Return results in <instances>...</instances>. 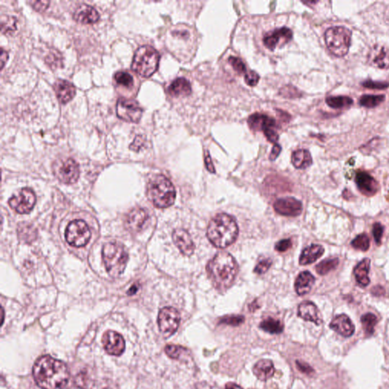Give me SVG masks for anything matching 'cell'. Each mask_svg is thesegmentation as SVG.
Here are the masks:
<instances>
[{
	"mask_svg": "<svg viewBox=\"0 0 389 389\" xmlns=\"http://www.w3.org/2000/svg\"><path fill=\"white\" fill-rule=\"evenodd\" d=\"M33 376L42 389H63L69 382V372L64 362L45 355L34 363Z\"/></svg>",
	"mask_w": 389,
	"mask_h": 389,
	"instance_id": "6da1fadb",
	"label": "cell"
},
{
	"mask_svg": "<svg viewBox=\"0 0 389 389\" xmlns=\"http://www.w3.org/2000/svg\"><path fill=\"white\" fill-rule=\"evenodd\" d=\"M206 269L213 285L218 290L223 291L234 284L239 267L231 254L220 252L208 263Z\"/></svg>",
	"mask_w": 389,
	"mask_h": 389,
	"instance_id": "7a4b0ae2",
	"label": "cell"
},
{
	"mask_svg": "<svg viewBox=\"0 0 389 389\" xmlns=\"http://www.w3.org/2000/svg\"><path fill=\"white\" fill-rule=\"evenodd\" d=\"M239 229L234 218L227 214L216 215L208 227L207 237L218 248H226L234 243L238 237Z\"/></svg>",
	"mask_w": 389,
	"mask_h": 389,
	"instance_id": "3957f363",
	"label": "cell"
},
{
	"mask_svg": "<svg viewBox=\"0 0 389 389\" xmlns=\"http://www.w3.org/2000/svg\"><path fill=\"white\" fill-rule=\"evenodd\" d=\"M148 196L157 208H168L175 202V188L166 177L157 175L148 184Z\"/></svg>",
	"mask_w": 389,
	"mask_h": 389,
	"instance_id": "277c9868",
	"label": "cell"
},
{
	"mask_svg": "<svg viewBox=\"0 0 389 389\" xmlns=\"http://www.w3.org/2000/svg\"><path fill=\"white\" fill-rule=\"evenodd\" d=\"M102 257L107 273L110 276L117 278L123 273L128 255L122 244L116 242L107 243L103 248Z\"/></svg>",
	"mask_w": 389,
	"mask_h": 389,
	"instance_id": "5b68a950",
	"label": "cell"
},
{
	"mask_svg": "<svg viewBox=\"0 0 389 389\" xmlns=\"http://www.w3.org/2000/svg\"><path fill=\"white\" fill-rule=\"evenodd\" d=\"M160 55L152 47L145 45L138 48L132 63V69L141 76L148 78L157 71Z\"/></svg>",
	"mask_w": 389,
	"mask_h": 389,
	"instance_id": "8992f818",
	"label": "cell"
},
{
	"mask_svg": "<svg viewBox=\"0 0 389 389\" xmlns=\"http://www.w3.org/2000/svg\"><path fill=\"white\" fill-rule=\"evenodd\" d=\"M352 32L349 28L334 26L327 29L325 40L330 52L337 57H343L349 52Z\"/></svg>",
	"mask_w": 389,
	"mask_h": 389,
	"instance_id": "52a82bcc",
	"label": "cell"
},
{
	"mask_svg": "<svg viewBox=\"0 0 389 389\" xmlns=\"http://www.w3.org/2000/svg\"><path fill=\"white\" fill-rule=\"evenodd\" d=\"M248 124L254 131H263L268 140L272 143L277 144L279 136L277 133L276 121L267 115L255 113L249 116Z\"/></svg>",
	"mask_w": 389,
	"mask_h": 389,
	"instance_id": "ba28073f",
	"label": "cell"
},
{
	"mask_svg": "<svg viewBox=\"0 0 389 389\" xmlns=\"http://www.w3.org/2000/svg\"><path fill=\"white\" fill-rule=\"evenodd\" d=\"M89 225L82 220H75L69 224L66 230V240L74 247H83L91 238Z\"/></svg>",
	"mask_w": 389,
	"mask_h": 389,
	"instance_id": "9c48e42d",
	"label": "cell"
},
{
	"mask_svg": "<svg viewBox=\"0 0 389 389\" xmlns=\"http://www.w3.org/2000/svg\"><path fill=\"white\" fill-rule=\"evenodd\" d=\"M54 175L65 184H73L79 178V166L75 160L67 158L54 163Z\"/></svg>",
	"mask_w": 389,
	"mask_h": 389,
	"instance_id": "30bf717a",
	"label": "cell"
},
{
	"mask_svg": "<svg viewBox=\"0 0 389 389\" xmlns=\"http://www.w3.org/2000/svg\"><path fill=\"white\" fill-rule=\"evenodd\" d=\"M159 328L165 337H169L175 334L178 329L180 322L179 312L172 307H164L158 314Z\"/></svg>",
	"mask_w": 389,
	"mask_h": 389,
	"instance_id": "8fae6325",
	"label": "cell"
},
{
	"mask_svg": "<svg viewBox=\"0 0 389 389\" xmlns=\"http://www.w3.org/2000/svg\"><path fill=\"white\" fill-rule=\"evenodd\" d=\"M36 203V196L34 192L28 188H25L19 191L9 201V205L13 210L21 214L31 212Z\"/></svg>",
	"mask_w": 389,
	"mask_h": 389,
	"instance_id": "7c38bea8",
	"label": "cell"
},
{
	"mask_svg": "<svg viewBox=\"0 0 389 389\" xmlns=\"http://www.w3.org/2000/svg\"><path fill=\"white\" fill-rule=\"evenodd\" d=\"M118 117L128 122H138L142 116V107L136 100L122 98L116 105Z\"/></svg>",
	"mask_w": 389,
	"mask_h": 389,
	"instance_id": "4fadbf2b",
	"label": "cell"
},
{
	"mask_svg": "<svg viewBox=\"0 0 389 389\" xmlns=\"http://www.w3.org/2000/svg\"><path fill=\"white\" fill-rule=\"evenodd\" d=\"M102 343L106 352L110 355L119 356L125 351V340L122 336L116 331H106L103 336Z\"/></svg>",
	"mask_w": 389,
	"mask_h": 389,
	"instance_id": "5bb4252c",
	"label": "cell"
},
{
	"mask_svg": "<svg viewBox=\"0 0 389 389\" xmlns=\"http://www.w3.org/2000/svg\"><path fill=\"white\" fill-rule=\"evenodd\" d=\"M274 208L281 215L296 217L302 212V205L297 199L287 197L278 199L274 204Z\"/></svg>",
	"mask_w": 389,
	"mask_h": 389,
	"instance_id": "9a60e30c",
	"label": "cell"
},
{
	"mask_svg": "<svg viewBox=\"0 0 389 389\" xmlns=\"http://www.w3.org/2000/svg\"><path fill=\"white\" fill-rule=\"evenodd\" d=\"M293 33L287 28H281L267 33L265 35L263 42L266 48L274 51L278 45H285L292 39Z\"/></svg>",
	"mask_w": 389,
	"mask_h": 389,
	"instance_id": "2e32d148",
	"label": "cell"
},
{
	"mask_svg": "<svg viewBox=\"0 0 389 389\" xmlns=\"http://www.w3.org/2000/svg\"><path fill=\"white\" fill-rule=\"evenodd\" d=\"M368 61L371 66L378 69L389 68V49L384 45H375L371 48L368 55Z\"/></svg>",
	"mask_w": 389,
	"mask_h": 389,
	"instance_id": "e0dca14e",
	"label": "cell"
},
{
	"mask_svg": "<svg viewBox=\"0 0 389 389\" xmlns=\"http://www.w3.org/2000/svg\"><path fill=\"white\" fill-rule=\"evenodd\" d=\"M355 181L359 190L364 196L368 197L373 196L379 189L378 182L370 174L366 172L360 171L357 172Z\"/></svg>",
	"mask_w": 389,
	"mask_h": 389,
	"instance_id": "ac0fdd59",
	"label": "cell"
},
{
	"mask_svg": "<svg viewBox=\"0 0 389 389\" xmlns=\"http://www.w3.org/2000/svg\"><path fill=\"white\" fill-rule=\"evenodd\" d=\"M172 240L183 255L191 256L194 253L196 246L187 231L183 229L175 230L172 233Z\"/></svg>",
	"mask_w": 389,
	"mask_h": 389,
	"instance_id": "d6986e66",
	"label": "cell"
},
{
	"mask_svg": "<svg viewBox=\"0 0 389 389\" xmlns=\"http://www.w3.org/2000/svg\"><path fill=\"white\" fill-rule=\"evenodd\" d=\"M74 19L81 24L96 23L100 19L99 13L94 7L86 4L78 6L73 15Z\"/></svg>",
	"mask_w": 389,
	"mask_h": 389,
	"instance_id": "ffe728a7",
	"label": "cell"
},
{
	"mask_svg": "<svg viewBox=\"0 0 389 389\" xmlns=\"http://www.w3.org/2000/svg\"><path fill=\"white\" fill-rule=\"evenodd\" d=\"M330 327L340 335L346 337H351L355 331V327L351 319L344 314L336 316L331 321Z\"/></svg>",
	"mask_w": 389,
	"mask_h": 389,
	"instance_id": "44dd1931",
	"label": "cell"
},
{
	"mask_svg": "<svg viewBox=\"0 0 389 389\" xmlns=\"http://www.w3.org/2000/svg\"><path fill=\"white\" fill-rule=\"evenodd\" d=\"M298 316L305 321L313 322L316 325L322 324V318L317 307L313 302H302L298 308Z\"/></svg>",
	"mask_w": 389,
	"mask_h": 389,
	"instance_id": "7402d4cb",
	"label": "cell"
},
{
	"mask_svg": "<svg viewBox=\"0 0 389 389\" xmlns=\"http://www.w3.org/2000/svg\"><path fill=\"white\" fill-rule=\"evenodd\" d=\"M148 219V215L145 210L142 208H136L128 214L125 222V226L131 232H139L143 228Z\"/></svg>",
	"mask_w": 389,
	"mask_h": 389,
	"instance_id": "603a6c76",
	"label": "cell"
},
{
	"mask_svg": "<svg viewBox=\"0 0 389 389\" xmlns=\"http://www.w3.org/2000/svg\"><path fill=\"white\" fill-rule=\"evenodd\" d=\"M56 95L62 104H67L75 95V88L72 83L60 79L54 84Z\"/></svg>",
	"mask_w": 389,
	"mask_h": 389,
	"instance_id": "cb8c5ba5",
	"label": "cell"
},
{
	"mask_svg": "<svg viewBox=\"0 0 389 389\" xmlns=\"http://www.w3.org/2000/svg\"><path fill=\"white\" fill-rule=\"evenodd\" d=\"M275 372V366L270 360H260L253 367L254 375L261 381H267Z\"/></svg>",
	"mask_w": 389,
	"mask_h": 389,
	"instance_id": "d4e9b609",
	"label": "cell"
},
{
	"mask_svg": "<svg viewBox=\"0 0 389 389\" xmlns=\"http://www.w3.org/2000/svg\"><path fill=\"white\" fill-rule=\"evenodd\" d=\"M370 263L371 261L369 258H365V260H362L354 269V276L357 280V284L360 287H366L370 283V279L369 278Z\"/></svg>",
	"mask_w": 389,
	"mask_h": 389,
	"instance_id": "484cf974",
	"label": "cell"
},
{
	"mask_svg": "<svg viewBox=\"0 0 389 389\" xmlns=\"http://www.w3.org/2000/svg\"><path fill=\"white\" fill-rule=\"evenodd\" d=\"M192 92L190 83L184 78L174 80L168 88V93L172 97H185Z\"/></svg>",
	"mask_w": 389,
	"mask_h": 389,
	"instance_id": "4316f807",
	"label": "cell"
},
{
	"mask_svg": "<svg viewBox=\"0 0 389 389\" xmlns=\"http://www.w3.org/2000/svg\"><path fill=\"white\" fill-rule=\"evenodd\" d=\"M324 248L320 245H312L306 248L299 257V264L302 266L312 264L323 255Z\"/></svg>",
	"mask_w": 389,
	"mask_h": 389,
	"instance_id": "83f0119b",
	"label": "cell"
},
{
	"mask_svg": "<svg viewBox=\"0 0 389 389\" xmlns=\"http://www.w3.org/2000/svg\"><path fill=\"white\" fill-rule=\"evenodd\" d=\"M315 283V278L310 272H304L299 274L295 282V289L298 294L302 296L311 290Z\"/></svg>",
	"mask_w": 389,
	"mask_h": 389,
	"instance_id": "f1b7e54d",
	"label": "cell"
},
{
	"mask_svg": "<svg viewBox=\"0 0 389 389\" xmlns=\"http://www.w3.org/2000/svg\"><path fill=\"white\" fill-rule=\"evenodd\" d=\"M292 163L297 169H306L313 163V158L310 151L306 149H299L292 154Z\"/></svg>",
	"mask_w": 389,
	"mask_h": 389,
	"instance_id": "f546056e",
	"label": "cell"
},
{
	"mask_svg": "<svg viewBox=\"0 0 389 389\" xmlns=\"http://www.w3.org/2000/svg\"><path fill=\"white\" fill-rule=\"evenodd\" d=\"M260 328L270 334H281L284 330V325L281 321L273 318H267L260 324Z\"/></svg>",
	"mask_w": 389,
	"mask_h": 389,
	"instance_id": "4dcf8cb0",
	"label": "cell"
},
{
	"mask_svg": "<svg viewBox=\"0 0 389 389\" xmlns=\"http://www.w3.org/2000/svg\"><path fill=\"white\" fill-rule=\"evenodd\" d=\"M325 101L330 107L333 109H337V110L347 108V107L352 105L353 103H354L351 98L346 96L328 97L325 99Z\"/></svg>",
	"mask_w": 389,
	"mask_h": 389,
	"instance_id": "1f68e13d",
	"label": "cell"
},
{
	"mask_svg": "<svg viewBox=\"0 0 389 389\" xmlns=\"http://www.w3.org/2000/svg\"><path fill=\"white\" fill-rule=\"evenodd\" d=\"M385 96L383 95H364L360 97L359 104L366 108H374L384 102Z\"/></svg>",
	"mask_w": 389,
	"mask_h": 389,
	"instance_id": "d6a6232c",
	"label": "cell"
},
{
	"mask_svg": "<svg viewBox=\"0 0 389 389\" xmlns=\"http://www.w3.org/2000/svg\"><path fill=\"white\" fill-rule=\"evenodd\" d=\"M338 264L339 260L337 258H327L316 266V272L320 275H327L328 272L334 270L338 266Z\"/></svg>",
	"mask_w": 389,
	"mask_h": 389,
	"instance_id": "836d02e7",
	"label": "cell"
},
{
	"mask_svg": "<svg viewBox=\"0 0 389 389\" xmlns=\"http://www.w3.org/2000/svg\"><path fill=\"white\" fill-rule=\"evenodd\" d=\"M361 322L366 334H372L377 323V317L372 313H367L362 316Z\"/></svg>",
	"mask_w": 389,
	"mask_h": 389,
	"instance_id": "e575fe53",
	"label": "cell"
},
{
	"mask_svg": "<svg viewBox=\"0 0 389 389\" xmlns=\"http://www.w3.org/2000/svg\"><path fill=\"white\" fill-rule=\"evenodd\" d=\"M351 246L357 250L366 252L369 249V238L366 234H362L357 236L352 242Z\"/></svg>",
	"mask_w": 389,
	"mask_h": 389,
	"instance_id": "d590c367",
	"label": "cell"
},
{
	"mask_svg": "<svg viewBox=\"0 0 389 389\" xmlns=\"http://www.w3.org/2000/svg\"><path fill=\"white\" fill-rule=\"evenodd\" d=\"M16 19L14 17L6 16L1 19V31L3 34H12L16 31Z\"/></svg>",
	"mask_w": 389,
	"mask_h": 389,
	"instance_id": "8d00e7d4",
	"label": "cell"
},
{
	"mask_svg": "<svg viewBox=\"0 0 389 389\" xmlns=\"http://www.w3.org/2000/svg\"><path fill=\"white\" fill-rule=\"evenodd\" d=\"M164 351L168 357L174 360H180L186 354V350L178 345L168 344L165 347Z\"/></svg>",
	"mask_w": 389,
	"mask_h": 389,
	"instance_id": "74e56055",
	"label": "cell"
},
{
	"mask_svg": "<svg viewBox=\"0 0 389 389\" xmlns=\"http://www.w3.org/2000/svg\"><path fill=\"white\" fill-rule=\"evenodd\" d=\"M115 81L119 85L122 87L129 88L133 87V78L129 73L126 72H119L115 75Z\"/></svg>",
	"mask_w": 389,
	"mask_h": 389,
	"instance_id": "f35d334b",
	"label": "cell"
},
{
	"mask_svg": "<svg viewBox=\"0 0 389 389\" xmlns=\"http://www.w3.org/2000/svg\"><path fill=\"white\" fill-rule=\"evenodd\" d=\"M244 320V317L242 316H225L223 319H221L220 322L222 324H226V325L237 326V325L243 323Z\"/></svg>",
	"mask_w": 389,
	"mask_h": 389,
	"instance_id": "ab89813d",
	"label": "cell"
},
{
	"mask_svg": "<svg viewBox=\"0 0 389 389\" xmlns=\"http://www.w3.org/2000/svg\"><path fill=\"white\" fill-rule=\"evenodd\" d=\"M229 63H231V66H233V68H234L238 73H246V66H245L244 63H243V62L242 61L240 58L231 57L229 58Z\"/></svg>",
	"mask_w": 389,
	"mask_h": 389,
	"instance_id": "60d3db41",
	"label": "cell"
},
{
	"mask_svg": "<svg viewBox=\"0 0 389 389\" xmlns=\"http://www.w3.org/2000/svg\"><path fill=\"white\" fill-rule=\"evenodd\" d=\"M280 94L282 96L287 97L289 98H297V97L300 96V93L296 88L289 85L282 88L280 91Z\"/></svg>",
	"mask_w": 389,
	"mask_h": 389,
	"instance_id": "b9f144b4",
	"label": "cell"
},
{
	"mask_svg": "<svg viewBox=\"0 0 389 389\" xmlns=\"http://www.w3.org/2000/svg\"><path fill=\"white\" fill-rule=\"evenodd\" d=\"M271 266H272V260H269V258L261 260L257 265L256 267L255 268L254 272L258 275H262V274L266 273Z\"/></svg>",
	"mask_w": 389,
	"mask_h": 389,
	"instance_id": "7bdbcfd3",
	"label": "cell"
},
{
	"mask_svg": "<svg viewBox=\"0 0 389 389\" xmlns=\"http://www.w3.org/2000/svg\"><path fill=\"white\" fill-rule=\"evenodd\" d=\"M383 232H384V227L381 224H374L373 226H372V234H373L375 243L378 245H380V243H381Z\"/></svg>",
	"mask_w": 389,
	"mask_h": 389,
	"instance_id": "ee69618b",
	"label": "cell"
},
{
	"mask_svg": "<svg viewBox=\"0 0 389 389\" xmlns=\"http://www.w3.org/2000/svg\"><path fill=\"white\" fill-rule=\"evenodd\" d=\"M258 81H260V75L254 72V71H249V72H246L245 74V81L246 84L249 86H255L258 84Z\"/></svg>",
	"mask_w": 389,
	"mask_h": 389,
	"instance_id": "f6af8a7d",
	"label": "cell"
},
{
	"mask_svg": "<svg viewBox=\"0 0 389 389\" xmlns=\"http://www.w3.org/2000/svg\"><path fill=\"white\" fill-rule=\"evenodd\" d=\"M362 84H363V87L368 88V89H378V90L387 89L389 86L388 83L373 81H371V80H367V81L363 82Z\"/></svg>",
	"mask_w": 389,
	"mask_h": 389,
	"instance_id": "bcb514c9",
	"label": "cell"
},
{
	"mask_svg": "<svg viewBox=\"0 0 389 389\" xmlns=\"http://www.w3.org/2000/svg\"><path fill=\"white\" fill-rule=\"evenodd\" d=\"M291 246V240H290V239H284V240H281V241L277 243L276 246H275V249L278 252H284L288 250Z\"/></svg>",
	"mask_w": 389,
	"mask_h": 389,
	"instance_id": "7dc6e473",
	"label": "cell"
},
{
	"mask_svg": "<svg viewBox=\"0 0 389 389\" xmlns=\"http://www.w3.org/2000/svg\"><path fill=\"white\" fill-rule=\"evenodd\" d=\"M142 136H138L135 139L133 143L130 145V148L133 151H139L142 146H143L144 140Z\"/></svg>",
	"mask_w": 389,
	"mask_h": 389,
	"instance_id": "c3c4849f",
	"label": "cell"
},
{
	"mask_svg": "<svg viewBox=\"0 0 389 389\" xmlns=\"http://www.w3.org/2000/svg\"><path fill=\"white\" fill-rule=\"evenodd\" d=\"M30 4H31L34 10H37V11H45L49 6L50 3L48 1H43V2L39 1V2H31Z\"/></svg>",
	"mask_w": 389,
	"mask_h": 389,
	"instance_id": "681fc988",
	"label": "cell"
},
{
	"mask_svg": "<svg viewBox=\"0 0 389 389\" xmlns=\"http://www.w3.org/2000/svg\"><path fill=\"white\" fill-rule=\"evenodd\" d=\"M296 365H297V368L301 371V372H305L307 374L311 373L313 372V369L309 366V364L307 363H302L300 361H296Z\"/></svg>",
	"mask_w": 389,
	"mask_h": 389,
	"instance_id": "f907efd6",
	"label": "cell"
},
{
	"mask_svg": "<svg viewBox=\"0 0 389 389\" xmlns=\"http://www.w3.org/2000/svg\"><path fill=\"white\" fill-rule=\"evenodd\" d=\"M281 151V147L278 144H275L273 148H272V152H271L270 156H269V159L271 160H275L277 157L279 155Z\"/></svg>",
	"mask_w": 389,
	"mask_h": 389,
	"instance_id": "816d5d0a",
	"label": "cell"
},
{
	"mask_svg": "<svg viewBox=\"0 0 389 389\" xmlns=\"http://www.w3.org/2000/svg\"><path fill=\"white\" fill-rule=\"evenodd\" d=\"M205 166H206L207 169L209 172L214 174L215 172V169H214V165H213L212 160H211V157L209 154H207L205 158Z\"/></svg>",
	"mask_w": 389,
	"mask_h": 389,
	"instance_id": "f5cc1de1",
	"label": "cell"
},
{
	"mask_svg": "<svg viewBox=\"0 0 389 389\" xmlns=\"http://www.w3.org/2000/svg\"><path fill=\"white\" fill-rule=\"evenodd\" d=\"M9 54L4 49L1 50V69H4L6 63L8 60Z\"/></svg>",
	"mask_w": 389,
	"mask_h": 389,
	"instance_id": "db71d44e",
	"label": "cell"
},
{
	"mask_svg": "<svg viewBox=\"0 0 389 389\" xmlns=\"http://www.w3.org/2000/svg\"><path fill=\"white\" fill-rule=\"evenodd\" d=\"M192 389H212V388H211V386H210L209 384H208V383L205 382V381H202V382H199V383H197V384H195V385H194L193 388Z\"/></svg>",
	"mask_w": 389,
	"mask_h": 389,
	"instance_id": "11a10c76",
	"label": "cell"
},
{
	"mask_svg": "<svg viewBox=\"0 0 389 389\" xmlns=\"http://www.w3.org/2000/svg\"><path fill=\"white\" fill-rule=\"evenodd\" d=\"M225 389H243V387H240L238 384L234 382H229L225 386Z\"/></svg>",
	"mask_w": 389,
	"mask_h": 389,
	"instance_id": "9f6ffc18",
	"label": "cell"
},
{
	"mask_svg": "<svg viewBox=\"0 0 389 389\" xmlns=\"http://www.w3.org/2000/svg\"><path fill=\"white\" fill-rule=\"evenodd\" d=\"M70 389H81V388H80V387H72V388H70Z\"/></svg>",
	"mask_w": 389,
	"mask_h": 389,
	"instance_id": "6f0895ef",
	"label": "cell"
}]
</instances>
